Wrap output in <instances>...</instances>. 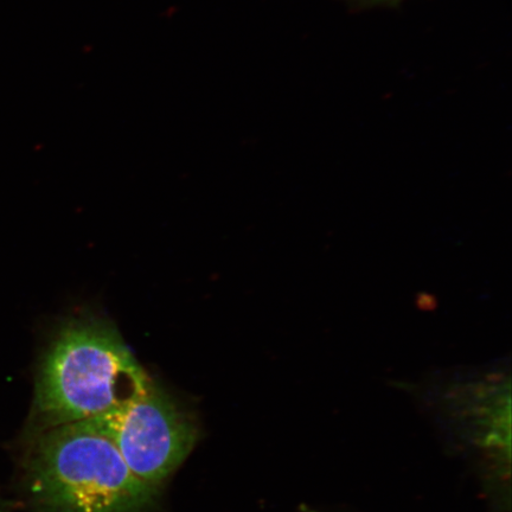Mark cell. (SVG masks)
Returning <instances> with one entry per match:
<instances>
[{"instance_id":"cell-1","label":"cell","mask_w":512,"mask_h":512,"mask_svg":"<svg viewBox=\"0 0 512 512\" xmlns=\"http://www.w3.org/2000/svg\"><path fill=\"white\" fill-rule=\"evenodd\" d=\"M152 383L111 323L95 317L68 320L38 368L35 433L117 411Z\"/></svg>"},{"instance_id":"cell-2","label":"cell","mask_w":512,"mask_h":512,"mask_svg":"<svg viewBox=\"0 0 512 512\" xmlns=\"http://www.w3.org/2000/svg\"><path fill=\"white\" fill-rule=\"evenodd\" d=\"M24 483L37 512H151L160 494L85 422L36 432Z\"/></svg>"},{"instance_id":"cell-4","label":"cell","mask_w":512,"mask_h":512,"mask_svg":"<svg viewBox=\"0 0 512 512\" xmlns=\"http://www.w3.org/2000/svg\"><path fill=\"white\" fill-rule=\"evenodd\" d=\"M0 512H10V510L6 508V505L2 502V499H0Z\"/></svg>"},{"instance_id":"cell-3","label":"cell","mask_w":512,"mask_h":512,"mask_svg":"<svg viewBox=\"0 0 512 512\" xmlns=\"http://www.w3.org/2000/svg\"><path fill=\"white\" fill-rule=\"evenodd\" d=\"M83 422L112 441L134 475L159 490L198 441L194 420L155 383L117 411Z\"/></svg>"}]
</instances>
